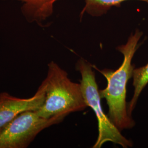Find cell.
Here are the masks:
<instances>
[{"mask_svg":"<svg viewBox=\"0 0 148 148\" xmlns=\"http://www.w3.org/2000/svg\"><path fill=\"white\" fill-rule=\"evenodd\" d=\"M143 34V32L137 29L131 34L125 44L117 47V50L123 56L121 65L117 70H101L94 67L106 79L107 86L104 89L99 90L100 95L101 98L106 99L108 106V116L120 131L131 129L136 125L132 117L127 111L126 89L128 82L132 78L134 69V65L132 64L133 58L141 45L139 41Z\"/></svg>","mask_w":148,"mask_h":148,"instance_id":"cell-1","label":"cell"},{"mask_svg":"<svg viewBox=\"0 0 148 148\" xmlns=\"http://www.w3.org/2000/svg\"><path fill=\"white\" fill-rule=\"evenodd\" d=\"M42 83L45 100L36 112L43 118L64 120L70 113L83 111L87 107L80 84L73 82L67 72L56 62L48 64L47 74Z\"/></svg>","mask_w":148,"mask_h":148,"instance_id":"cell-2","label":"cell"},{"mask_svg":"<svg viewBox=\"0 0 148 148\" xmlns=\"http://www.w3.org/2000/svg\"><path fill=\"white\" fill-rule=\"evenodd\" d=\"M75 67L81 75L80 85L85 102L94 111L98 121V135L92 148H101L107 142L118 144L123 148L132 147V141L125 137L104 112L95 73L92 70L93 66L84 59L80 58Z\"/></svg>","mask_w":148,"mask_h":148,"instance_id":"cell-3","label":"cell"},{"mask_svg":"<svg viewBox=\"0 0 148 148\" xmlns=\"http://www.w3.org/2000/svg\"><path fill=\"white\" fill-rule=\"evenodd\" d=\"M63 120L45 119L36 111L23 112L0 131V148H26L42 130Z\"/></svg>","mask_w":148,"mask_h":148,"instance_id":"cell-4","label":"cell"},{"mask_svg":"<svg viewBox=\"0 0 148 148\" xmlns=\"http://www.w3.org/2000/svg\"><path fill=\"white\" fill-rule=\"evenodd\" d=\"M45 87L42 83L32 97L20 98L7 92L0 93V131L22 112L37 111L45 100Z\"/></svg>","mask_w":148,"mask_h":148,"instance_id":"cell-5","label":"cell"},{"mask_svg":"<svg viewBox=\"0 0 148 148\" xmlns=\"http://www.w3.org/2000/svg\"><path fill=\"white\" fill-rule=\"evenodd\" d=\"M22 3L21 11L29 22L41 24L53 14L58 0H17Z\"/></svg>","mask_w":148,"mask_h":148,"instance_id":"cell-6","label":"cell"},{"mask_svg":"<svg viewBox=\"0 0 148 148\" xmlns=\"http://www.w3.org/2000/svg\"><path fill=\"white\" fill-rule=\"evenodd\" d=\"M133 86L134 93L132 99L127 104L128 114L132 116V112L137 104L139 97L148 84V63L145 65L134 68L133 71Z\"/></svg>","mask_w":148,"mask_h":148,"instance_id":"cell-7","label":"cell"},{"mask_svg":"<svg viewBox=\"0 0 148 148\" xmlns=\"http://www.w3.org/2000/svg\"><path fill=\"white\" fill-rule=\"evenodd\" d=\"M128 0H85V5L81 12V16L85 14L93 16L106 14L114 7H118ZM148 4V0H138Z\"/></svg>","mask_w":148,"mask_h":148,"instance_id":"cell-8","label":"cell"}]
</instances>
